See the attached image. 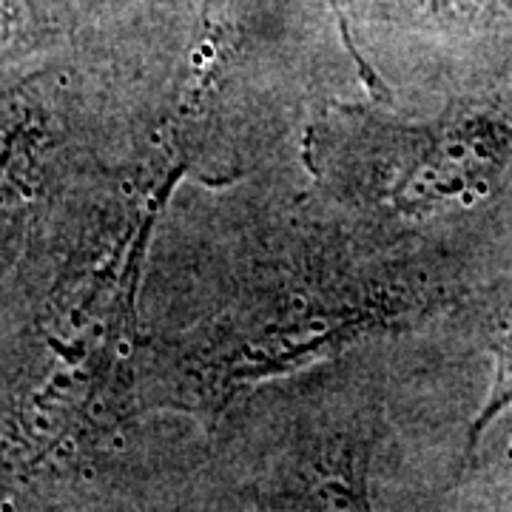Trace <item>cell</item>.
Wrapping results in <instances>:
<instances>
[{
  "instance_id": "7a4b0ae2",
  "label": "cell",
  "mask_w": 512,
  "mask_h": 512,
  "mask_svg": "<svg viewBox=\"0 0 512 512\" xmlns=\"http://www.w3.org/2000/svg\"><path fill=\"white\" fill-rule=\"evenodd\" d=\"M512 407V313L507 316L501 336H498V345H495V376L490 384V393H487V402L478 410L476 421L470 427V436H467V453L476 450L481 433L490 427V421L495 416H501L504 410Z\"/></svg>"
},
{
  "instance_id": "3957f363",
  "label": "cell",
  "mask_w": 512,
  "mask_h": 512,
  "mask_svg": "<svg viewBox=\"0 0 512 512\" xmlns=\"http://www.w3.org/2000/svg\"><path fill=\"white\" fill-rule=\"evenodd\" d=\"M419 12L456 23H481V20L510 15L512 0H410Z\"/></svg>"
},
{
  "instance_id": "6da1fadb",
  "label": "cell",
  "mask_w": 512,
  "mask_h": 512,
  "mask_svg": "<svg viewBox=\"0 0 512 512\" xmlns=\"http://www.w3.org/2000/svg\"><path fill=\"white\" fill-rule=\"evenodd\" d=\"M316 148L328 177L353 200L402 217H430L473 208L493 194L510 163L512 128L487 111L402 128L339 109Z\"/></svg>"
}]
</instances>
